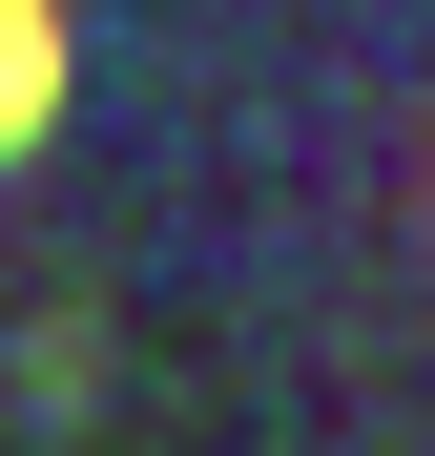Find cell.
Wrapping results in <instances>:
<instances>
[{
  "label": "cell",
  "mask_w": 435,
  "mask_h": 456,
  "mask_svg": "<svg viewBox=\"0 0 435 456\" xmlns=\"http://www.w3.org/2000/svg\"><path fill=\"white\" fill-rule=\"evenodd\" d=\"M62 125V0H0V167Z\"/></svg>",
  "instance_id": "cell-1"
}]
</instances>
